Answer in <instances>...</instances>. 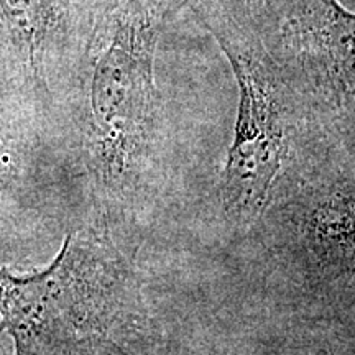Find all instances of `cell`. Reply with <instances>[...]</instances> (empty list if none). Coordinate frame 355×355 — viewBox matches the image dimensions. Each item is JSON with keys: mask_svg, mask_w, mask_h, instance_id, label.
<instances>
[{"mask_svg": "<svg viewBox=\"0 0 355 355\" xmlns=\"http://www.w3.org/2000/svg\"><path fill=\"white\" fill-rule=\"evenodd\" d=\"M232 64L241 99L234 141L222 176V202L237 220L260 214L286 153V112L275 71L254 48L219 35Z\"/></svg>", "mask_w": 355, "mask_h": 355, "instance_id": "cell-2", "label": "cell"}, {"mask_svg": "<svg viewBox=\"0 0 355 355\" xmlns=\"http://www.w3.org/2000/svg\"><path fill=\"white\" fill-rule=\"evenodd\" d=\"M316 237L331 255L355 273V194L326 202L316 214Z\"/></svg>", "mask_w": 355, "mask_h": 355, "instance_id": "cell-4", "label": "cell"}, {"mask_svg": "<svg viewBox=\"0 0 355 355\" xmlns=\"http://www.w3.org/2000/svg\"><path fill=\"white\" fill-rule=\"evenodd\" d=\"M0 332H3V331H2V326H0Z\"/></svg>", "mask_w": 355, "mask_h": 355, "instance_id": "cell-5", "label": "cell"}, {"mask_svg": "<svg viewBox=\"0 0 355 355\" xmlns=\"http://www.w3.org/2000/svg\"><path fill=\"white\" fill-rule=\"evenodd\" d=\"M306 48L339 109L355 122V13L337 0H306Z\"/></svg>", "mask_w": 355, "mask_h": 355, "instance_id": "cell-3", "label": "cell"}, {"mask_svg": "<svg viewBox=\"0 0 355 355\" xmlns=\"http://www.w3.org/2000/svg\"><path fill=\"white\" fill-rule=\"evenodd\" d=\"M139 309L135 270L104 219L74 222L42 272L0 268V326L17 355H99Z\"/></svg>", "mask_w": 355, "mask_h": 355, "instance_id": "cell-1", "label": "cell"}]
</instances>
